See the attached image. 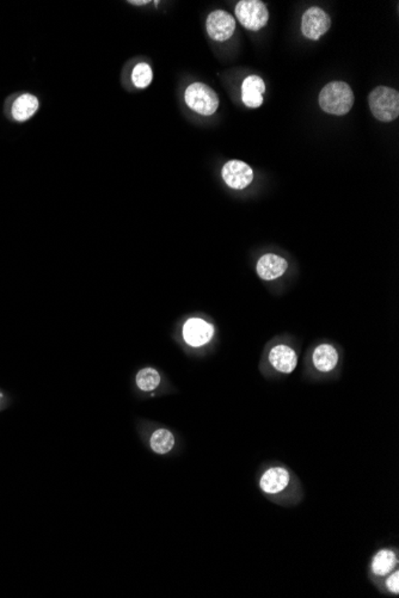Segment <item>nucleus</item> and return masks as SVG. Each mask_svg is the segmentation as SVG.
<instances>
[{"mask_svg":"<svg viewBox=\"0 0 399 598\" xmlns=\"http://www.w3.org/2000/svg\"><path fill=\"white\" fill-rule=\"evenodd\" d=\"M40 108V100L31 93H23L13 104L11 114L16 121L24 122L33 117Z\"/></svg>","mask_w":399,"mask_h":598,"instance_id":"nucleus-13","label":"nucleus"},{"mask_svg":"<svg viewBox=\"0 0 399 598\" xmlns=\"http://www.w3.org/2000/svg\"><path fill=\"white\" fill-rule=\"evenodd\" d=\"M150 445L154 453L164 455L171 452L175 447V436L167 429H158L152 434Z\"/></svg>","mask_w":399,"mask_h":598,"instance_id":"nucleus-16","label":"nucleus"},{"mask_svg":"<svg viewBox=\"0 0 399 598\" xmlns=\"http://www.w3.org/2000/svg\"><path fill=\"white\" fill-rule=\"evenodd\" d=\"M398 558L392 549H380L372 560V572L378 577H386L397 569Z\"/></svg>","mask_w":399,"mask_h":598,"instance_id":"nucleus-15","label":"nucleus"},{"mask_svg":"<svg viewBox=\"0 0 399 598\" xmlns=\"http://www.w3.org/2000/svg\"><path fill=\"white\" fill-rule=\"evenodd\" d=\"M214 336V328L204 319L192 318L183 326V338L190 346H202L211 342Z\"/></svg>","mask_w":399,"mask_h":598,"instance_id":"nucleus-8","label":"nucleus"},{"mask_svg":"<svg viewBox=\"0 0 399 598\" xmlns=\"http://www.w3.org/2000/svg\"><path fill=\"white\" fill-rule=\"evenodd\" d=\"M236 16L244 28L250 31H258L269 21V13L261 0H241L236 6Z\"/></svg>","mask_w":399,"mask_h":598,"instance_id":"nucleus-4","label":"nucleus"},{"mask_svg":"<svg viewBox=\"0 0 399 598\" xmlns=\"http://www.w3.org/2000/svg\"><path fill=\"white\" fill-rule=\"evenodd\" d=\"M128 4L132 5H137V6H142V5L150 4V1L149 0H145V1H139V0H135V1H128Z\"/></svg>","mask_w":399,"mask_h":598,"instance_id":"nucleus-20","label":"nucleus"},{"mask_svg":"<svg viewBox=\"0 0 399 598\" xmlns=\"http://www.w3.org/2000/svg\"><path fill=\"white\" fill-rule=\"evenodd\" d=\"M312 361L316 369L322 373H329L336 368L338 363V353L331 345L322 344L317 346L313 351Z\"/></svg>","mask_w":399,"mask_h":598,"instance_id":"nucleus-14","label":"nucleus"},{"mask_svg":"<svg viewBox=\"0 0 399 598\" xmlns=\"http://www.w3.org/2000/svg\"><path fill=\"white\" fill-rule=\"evenodd\" d=\"M160 383V375L154 368H144L137 375V385L142 391L151 392Z\"/></svg>","mask_w":399,"mask_h":598,"instance_id":"nucleus-17","label":"nucleus"},{"mask_svg":"<svg viewBox=\"0 0 399 598\" xmlns=\"http://www.w3.org/2000/svg\"><path fill=\"white\" fill-rule=\"evenodd\" d=\"M353 90L345 82H331L319 93L322 110L331 115L343 116L354 105Z\"/></svg>","mask_w":399,"mask_h":598,"instance_id":"nucleus-1","label":"nucleus"},{"mask_svg":"<svg viewBox=\"0 0 399 598\" xmlns=\"http://www.w3.org/2000/svg\"><path fill=\"white\" fill-rule=\"evenodd\" d=\"M152 80H153V71L149 63H139L134 66L132 71V82L135 88H149Z\"/></svg>","mask_w":399,"mask_h":598,"instance_id":"nucleus-18","label":"nucleus"},{"mask_svg":"<svg viewBox=\"0 0 399 598\" xmlns=\"http://www.w3.org/2000/svg\"><path fill=\"white\" fill-rule=\"evenodd\" d=\"M331 26V18L323 8L312 6L305 11L301 21V33L305 38L318 41Z\"/></svg>","mask_w":399,"mask_h":598,"instance_id":"nucleus-5","label":"nucleus"},{"mask_svg":"<svg viewBox=\"0 0 399 598\" xmlns=\"http://www.w3.org/2000/svg\"><path fill=\"white\" fill-rule=\"evenodd\" d=\"M266 85L258 75H249L241 85V100L248 108H259L263 104V93Z\"/></svg>","mask_w":399,"mask_h":598,"instance_id":"nucleus-12","label":"nucleus"},{"mask_svg":"<svg viewBox=\"0 0 399 598\" xmlns=\"http://www.w3.org/2000/svg\"><path fill=\"white\" fill-rule=\"evenodd\" d=\"M269 362L275 369L283 373L291 374L298 365V356L296 351L288 345H276L269 353Z\"/></svg>","mask_w":399,"mask_h":598,"instance_id":"nucleus-10","label":"nucleus"},{"mask_svg":"<svg viewBox=\"0 0 399 598\" xmlns=\"http://www.w3.org/2000/svg\"><path fill=\"white\" fill-rule=\"evenodd\" d=\"M291 482V474L287 468L281 466L271 467L259 479V487L266 495L275 496L287 489Z\"/></svg>","mask_w":399,"mask_h":598,"instance_id":"nucleus-9","label":"nucleus"},{"mask_svg":"<svg viewBox=\"0 0 399 598\" xmlns=\"http://www.w3.org/2000/svg\"><path fill=\"white\" fill-rule=\"evenodd\" d=\"M288 263L285 258L278 254H266L258 259L257 274L266 281L279 279L287 271Z\"/></svg>","mask_w":399,"mask_h":598,"instance_id":"nucleus-11","label":"nucleus"},{"mask_svg":"<svg viewBox=\"0 0 399 598\" xmlns=\"http://www.w3.org/2000/svg\"><path fill=\"white\" fill-rule=\"evenodd\" d=\"M221 176L225 183L236 190L246 189L254 181V171L248 164L241 160H229L226 162L221 171Z\"/></svg>","mask_w":399,"mask_h":598,"instance_id":"nucleus-7","label":"nucleus"},{"mask_svg":"<svg viewBox=\"0 0 399 598\" xmlns=\"http://www.w3.org/2000/svg\"><path fill=\"white\" fill-rule=\"evenodd\" d=\"M386 586L389 591H391L392 594H399V572L395 569L393 574H390L386 579Z\"/></svg>","mask_w":399,"mask_h":598,"instance_id":"nucleus-19","label":"nucleus"},{"mask_svg":"<svg viewBox=\"0 0 399 598\" xmlns=\"http://www.w3.org/2000/svg\"><path fill=\"white\" fill-rule=\"evenodd\" d=\"M184 100L193 112L202 116H212L219 108V97L212 88L204 83H193L184 92Z\"/></svg>","mask_w":399,"mask_h":598,"instance_id":"nucleus-3","label":"nucleus"},{"mask_svg":"<svg viewBox=\"0 0 399 598\" xmlns=\"http://www.w3.org/2000/svg\"><path fill=\"white\" fill-rule=\"evenodd\" d=\"M368 103L373 116L382 122H392L399 115V93L393 89L378 86L370 92Z\"/></svg>","mask_w":399,"mask_h":598,"instance_id":"nucleus-2","label":"nucleus"},{"mask_svg":"<svg viewBox=\"0 0 399 598\" xmlns=\"http://www.w3.org/2000/svg\"><path fill=\"white\" fill-rule=\"evenodd\" d=\"M208 36L216 42H224L232 38L236 30V21L232 15L223 10L209 13L206 21Z\"/></svg>","mask_w":399,"mask_h":598,"instance_id":"nucleus-6","label":"nucleus"}]
</instances>
